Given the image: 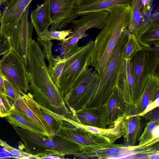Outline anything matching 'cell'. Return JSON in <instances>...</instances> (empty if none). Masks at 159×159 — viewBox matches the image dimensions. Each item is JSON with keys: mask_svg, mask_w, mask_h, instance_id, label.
<instances>
[{"mask_svg": "<svg viewBox=\"0 0 159 159\" xmlns=\"http://www.w3.org/2000/svg\"><path fill=\"white\" fill-rule=\"evenodd\" d=\"M8 0H0V5L6 2Z\"/></svg>", "mask_w": 159, "mask_h": 159, "instance_id": "36", "label": "cell"}, {"mask_svg": "<svg viewBox=\"0 0 159 159\" xmlns=\"http://www.w3.org/2000/svg\"><path fill=\"white\" fill-rule=\"evenodd\" d=\"M109 16L107 10H103L82 16L79 19L73 20L71 22L74 25L73 30L68 37L63 41V45L68 48L78 42L80 39L88 36L86 32L89 29H102Z\"/></svg>", "mask_w": 159, "mask_h": 159, "instance_id": "9", "label": "cell"}, {"mask_svg": "<svg viewBox=\"0 0 159 159\" xmlns=\"http://www.w3.org/2000/svg\"><path fill=\"white\" fill-rule=\"evenodd\" d=\"M123 135L126 146H134L139 140L144 128L142 116L129 115L123 118Z\"/></svg>", "mask_w": 159, "mask_h": 159, "instance_id": "20", "label": "cell"}, {"mask_svg": "<svg viewBox=\"0 0 159 159\" xmlns=\"http://www.w3.org/2000/svg\"><path fill=\"white\" fill-rule=\"evenodd\" d=\"M132 69L136 102L143 91L148 78L159 75V47L142 46L129 59Z\"/></svg>", "mask_w": 159, "mask_h": 159, "instance_id": "6", "label": "cell"}, {"mask_svg": "<svg viewBox=\"0 0 159 159\" xmlns=\"http://www.w3.org/2000/svg\"><path fill=\"white\" fill-rule=\"evenodd\" d=\"M138 40L142 46L159 47V19L153 21L150 27L144 33L139 37Z\"/></svg>", "mask_w": 159, "mask_h": 159, "instance_id": "25", "label": "cell"}, {"mask_svg": "<svg viewBox=\"0 0 159 159\" xmlns=\"http://www.w3.org/2000/svg\"><path fill=\"white\" fill-rule=\"evenodd\" d=\"M151 12L143 0H132L128 27L129 32L139 37L147 30L153 22L152 18L147 16Z\"/></svg>", "mask_w": 159, "mask_h": 159, "instance_id": "13", "label": "cell"}, {"mask_svg": "<svg viewBox=\"0 0 159 159\" xmlns=\"http://www.w3.org/2000/svg\"><path fill=\"white\" fill-rule=\"evenodd\" d=\"M1 11H0V18H1Z\"/></svg>", "mask_w": 159, "mask_h": 159, "instance_id": "37", "label": "cell"}, {"mask_svg": "<svg viewBox=\"0 0 159 159\" xmlns=\"http://www.w3.org/2000/svg\"><path fill=\"white\" fill-rule=\"evenodd\" d=\"M27 64V71L33 81L35 96L38 102L45 107H53L60 103L62 97L49 75L39 43L33 39L29 45Z\"/></svg>", "mask_w": 159, "mask_h": 159, "instance_id": "2", "label": "cell"}, {"mask_svg": "<svg viewBox=\"0 0 159 159\" xmlns=\"http://www.w3.org/2000/svg\"><path fill=\"white\" fill-rule=\"evenodd\" d=\"M6 94L13 103L25 93L10 83L4 78Z\"/></svg>", "mask_w": 159, "mask_h": 159, "instance_id": "30", "label": "cell"}, {"mask_svg": "<svg viewBox=\"0 0 159 159\" xmlns=\"http://www.w3.org/2000/svg\"><path fill=\"white\" fill-rule=\"evenodd\" d=\"M60 158L58 157V156L57 155H50L45 157L43 159H60Z\"/></svg>", "mask_w": 159, "mask_h": 159, "instance_id": "35", "label": "cell"}, {"mask_svg": "<svg viewBox=\"0 0 159 159\" xmlns=\"http://www.w3.org/2000/svg\"><path fill=\"white\" fill-rule=\"evenodd\" d=\"M0 70L6 80L24 93L31 90L26 68L13 50L11 49L0 60Z\"/></svg>", "mask_w": 159, "mask_h": 159, "instance_id": "8", "label": "cell"}, {"mask_svg": "<svg viewBox=\"0 0 159 159\" xmlns=\"http://www.w3.org/2000/svg\"><path fill=\"white\" fill-rule=\"evenodd\" d=\"M118 87L127 105L132 106L136 102L134 84L129 59L122 57Z\"/></svg>", "mask_w": 159, "mask_h": 159, "instance_id": "16", "label": "cell"}, {"mask_svg": "<svg viewBox=\"0 0 159 159\" xmlns=\"http://www.w3.org/2000/svg\"><path fill=\"white\" fill-rule=\"evenodd\" d=\"M4 76L0 70V94H6Z\"/></svg>", "mask_w": 159, "mask_h": 159, "instance_id": "34", "label": "cell"}, {"mask_svg": "<svg viewBox=\"0 0 159 159\" xmlns=\"http://www.w3.org/2000/svg\"><path fill=\"white\" fill-rule=\"evenodd\" d=\"M12 126L23 142L26 152L36 157V159H43L50 155L58 156L57 152L52 148L47 136Z\"/></svg>", "mask_w": 159, "mask_h": 159, "instance_id": "10", "label": "cell"}, {"mask_svg": "<svg viewBox=\"0 0 159 159\" xmlns=\"http://www.w3.org/2000/svg\"><path fill=\"white\" fill-rule=\"evenodd\" d=\"M132 0H77L72 17H77L117 6L131 4Z\"/></svg>", "mask_w": 159, "mask_h": 159, "instance_id": "17", "label": "cell"}, {"mask_svg": "<svg viewBox=\"0 0 159 159\" xmlns=\"http://www.w3.org/2000/svg\"><path fill=\"white\" fill-rule=\"evenodd\" d=\"M99 76L92 67L86 69L63 97L71 114L85 108L92 107L98 87Z\"/></svg>", "mask_w": 159, "mask_h": 159, "instance_id": "5", "label": "cell"}, {"mask_svg": "<svg viewBox=\"0 0 159 159\" xmlns=\"http://www.w3.org/2000/svg\"><path fill=\"white\" fill-rule=\"evenodd\" d=\"M129 33L128 29L120 36L111 53L102 75L94 95L93 105L94 106L106 104L117 86L120 73L122 54Z\"/></svg>", "mask_w": 159, "mask_h": 159, "instance_id": "3", "label": "cell"}, {"mask_svg": "<svg viewBox=\"0 0 159 159\" xmlns=\"http://www.w3.org/2000/svg\"><path fill=\"white\" fill-rule=\"evenodd\" d=\"M130 5H119L107 10L109 14L108 20L94 41L91 57L90 66L95 68L99 77L120 37L128 29Z\"/></svg>", "mask_w": 159, "mask_h": 159, "instance_id": "1", "label": "cell"}, {"mask_svg": "<svg viewBox=\"0 0 159 159\" xmlns=\"http://www.w3.org/2000/svg\"><path fill=\"white\" fill-rule=\"evenodd\" d=\"M37 42L42 46L43 49V52L45 59L48 61L53 56L52 53V47L53 43L51 41H46L41 39L39 37H37Z\"/></svg>", "mask_w": 159, "mask_h": 159, "instance_id": "32", "label": "cell"}, {"mask_svg": "<svg viewBox=\"0 0 159 159\" xmlns=\"http://www.w3.org/2000/svg\"><path fill=\"white\" fill-rule=\"evenodd\" d=\"M0 145L3 147L6 152L15 158L20 159H36V157L21 149H17L13 147L0 139Z\"/></svg>", "mask_w": 159, "mask_h": 159, "instance_id": "29", "label": "cell"}, {"mask_svg": "<svg viewBox=\"0 0 159 159\" xmlns=\"http://www.w3.org/2000/svg\"><path fill=\"white\" fill-rule=\"evenodd\" d=\"M22 97L34 113L45 125L52 128L55 133L58 129L63 121L67 120L65 116L54 113L39 104L30 92L25 93Z\"/></svg>", "mask_w": 159, "mask_h": 159, "instance_id": "15", "label": "cell"}, {"mask_svg": "<svg viewBox=\"0 0 159 159\" xmlns=\"http://www.w3.org/2000/svg\"><path fill=\"white\" fill-rule=\"evenodd\" d=\"M29 6L23 14L18 26L16 51L27 68L28 49L32 37L33 28V25L28 19Z\"/></svg>", "mask_w": 159, "mask_h": 159, "instance_id": "18", "label": "cell"}, {"mask_svg": "<svg viewBox=\"0 0 159 159\" xmlns=\"http://www.w3.org/2000/svg\"><path fill=\"white\" fill-rule=\"evenodd\" d=\"M55 135L74 141L85 146H100L111 144L108 140L97 134L64 120Z\"/></svg>", "mask_w": 159, "mask_h": 159, "instance_id": "11", "label": "cell"}, {"mask_svg": "<svg viewBox=\"0 0 159 159\" xmlns=\"http://www.w3.org/2000/svg\"><path fill=\"white\" fill-rule=\"evenodd\" d=\"M5 117L12 126L29 130L42 135H46L50 139H53L51 138L40 127L17 112L13 109L10 114Z\"/></svg>", "mask_w": 159, "mask_h": 159, "instance_id": "23", "label": "cell"}, {"mask_svg": "<svg viewBox=\"0 0 159 159\" xmlns=\"http://www.w3.org/2000/svg\"><path fill=\"white\" fill-rule=\"evenodd\" d=\"M49 75L52 81L59 90L60 87L62 75L65 60L63 55L52 56L48 61Z\"/></svg>", "mask_w": 159, "mask_h": 159, "instance_id": "24", "label": "cell"}, {"mask_svg": "<svg viewBox=\"0 0 159 159\" xmlns=\"http://www.w3.org/2000/svg\"><path fill=\"white\" fill-rule=\"evenodd\" d=\"M13 104L5 94H0V117L9 115L13 109Z\"/></svg>", "mask_w": 159, "mask_h": 159, "instance_id": "31", "label": "cell"}, {"mask_svg": "<svg viewBox=\"0 0 159 159\" xmlns=\"http://www.w3.org/2000/svg\"><path fill=\"white\" fill-rule=\"evenodd\" d=\"M71 29L57 31V30H48L41 33L39 37L41 39L46 41L57 40L61 41L68 36L72 31Z\"/></svg>", "mask_w": 159, "mask_h": 159, "instance_id": "27", "label": "cell"}, {"mask_svg": "<svg viewBox=\"0 0 159 159\" xmlns=\"http://www.w3.org/2000/svg\"><path fill=\"white\" fill-rule=\"evenodd\" d=\"M150 118L149 122L147 123L146 126L144 128V131L140 137L139 145H142L151 140L152 139H157L153 138L152 131L154 128L159 125V118Z\"/></svg>", "mask_w": 159, "mask_h": 159, "instance_id": "28", "label": "cell"}, {"mask_svg": "<svg viewBox=\"0 0 159 159\" xmlns=\"http://www.w3.org/2000/svg\"><path fill=\"white\" fill-rule=\"evenodd\" d=\"M71 119L81 124L106 128L109 124L104 105L83 108L71 114Z\"/></svg>", "mask_w": 159, "mask_h": 159, "instance_id": "14", "label": "cell"}, {"mask_svg": "<svg viewBox=\"0 0 159 159\" xmlns=\"http://www.w3.org/2000/svg\"><path fill=\"white\" fill-rule=\"evenodd\" d=\"M142 47L137 36L129 32L122 53V58L125 60L129 59L134 54L141 50Z\"/></svg>", "mask_w": 159, "mask_h": 159, "instance_id": "26", "label": "cell"}, {"mask_svg": "<svg viewBox=\"0 0 159 159\" xmlns=\"http://www.w3.org/2000/svg\"><path fill=\"white\" fill-rule=\"evenodd\" d=\"M159 75H152L147 78L139 98L132 106L131 115H139L156 99L159 98Z\"/></svg>", "mask_w": 159, "mask_h": 159, "instance_id": "19", "label": "cell"}, {"mask_svg": "<svg viewBox=\"0 0 159 159\" xmlns=\"http://www.w3.org/2000/svg\"><path fill=\"white\" fill-rule=\"evenodd\" d=\"M11 49L8 41L5 37L0 35V56L6 54Z\"/></svg>", "mask_w": 159, "mask_h": 159, "instance_id": "33", "label": "cell"}, {"mask_svg": "<svg viewBox=\"0 0 159 159\" xmlns=\"http://www.w3.org/2000/svg\"><path fill=\"white\" fill-rule=\"evenodd\" d=\"M104 105L109 124L114 123L128 115L130 108L125 102L118 85Z\"/></svg>", "mask_w": 159, "mask_h": 159, "instance_id": "21", "label": "cell"}, {"mask_svg": "<svg viewBox=\"0 0 159 159\" xmlns=\"http://www.w3.org/2000/svg\"><path fill=\"white\" fill-rule=\"evenodd\" d=\"M77 0H49L51 24L50 30H61L73 20Z\"/></svg>", "mask_w": 159, "mask_h": 159, "instance_id": "12", "label": "cell"}, {"mask_svg": "<svg viewBox=\"0 0 159 159\" xmlns=\"http://www.w3.org/2000/svg\"><path fill=\"white\" fill-rule=\"evenodd\" d=\"M31 23L33 25L38 37L48 30L51 24L49 0H45L41 5L33 11L30 15Z\"/></svg>", "mask_w": 159, "mask_h": 159, "instance_id": "22", "label": "cell"}, {"mask_svg": "<svg viewBox=\"0 0 159 159\" xmlns=\"http://www.w3.org/2000/svg\"><path fill=\"white\" fill-rule=\"evenodd\" d=\"M94 41L79 47L78 42L64 51L65 63L59 90L63 97L79 79L82 73L90 66Z\"/></svg>", "mask_w": 159, "mask_h": 159, "instance_id": "4", "label": "cell"}, {"mask_svg": "<svg viewBox=\"0 0 159 159\" xmlns=\"http://www.w3.org/2000/svg\"><path fill=\"white\" fill-rule=\"evenodd\" d=\"M33 0H8L1 15L0 34L16 53L18 26L23 13Z\"/></svg>", "mask_w": 159, "mask_h": 159, "instance_id": "7", "label": "cell"}]
</instances>
